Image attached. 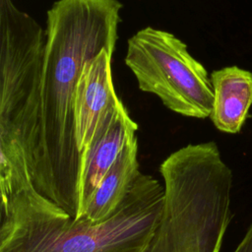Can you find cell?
Instances as JSON below:
<instances>
[{
	"mask_svg": "<svg viewBox=\"0 0 252 252\" xmlns=\"http://www.w3.org/2000/svg\"><path fill=\"white\" fill-rule=\"evenodd\" d=\"M122 8L119 0H57L46 13L38 141L30 180L75 220L83 161L75 136L76 86L89 60L102 49L114 51Z\"/></svg>",
	"mask_w": 252,
	"mask_h": 252,
	"instance_id": "obj_1",
	"label": "cell"
},
{
	"mask_svg": "<svg viewBox=\"0 0 252 252\" xmlns=\"http://www.w3.org/2000/svg\"><path fill=\"white\" fill-rule=\"evenodd\" d=\"M0 252H146L163 206V186L141 171L98 223L71 218L34 190L24 169H0Z\"/></svg>",
	"mask_w": 252,
	"mask_h": 252,
	"instance_id": "obj_2",
	"label": "cell"
},
{
	"mask_svg": "<svg viewBox=\"0 0 252 252\" xmlns=\"http://www.w3.org/2000/svg\"><path fill=\"white\" fill-rule=\"evenodd\" d=\"M158 170L163 206L146 252H220L232 218V171L218 145H186Z\"/></svg>",
	"mask_w": 252,
	"mask_h": 252,
	"instance_id": "obj_3",
	"label": "cell"
},
{
	"mask_svg": "<svg viewBox=\"0 0 252 252\" xmlns=\"http://www.w3.org/2000/svg\"><path fill=\"white\" fill-rule=\"evenodd\" d=\"M45 31L13 0H0V165L29 177L37 149Z\"/></svg>",
	"mask_w": 252,
	"mask_h": 252,
	"instance_id": "obj_4",
	"label": "cell"
},
{
	"mask_svg": "<svg viewBox=\"0 0 252 252\" xmlns=\"http://www.w3.org/2000/svg\"><path fill=\"white\" fill-rule=\"evenodd\" d=\"M126 66L142 92L157 95L171 111L186 117H210L214 90L208 71L173 33L153 27L127 41Z\"/></svg>",
	"mask_w": 252,
	"mask_h": 252,
	"instance_id": "obj_5",
	"label": "cell"
},
{
	"mask_svg": "<svg viewBox=\"0 0 252 252\" xmlns=\"http://www.w3.org/2000/svg\"><path fill=\"white\" fill-rule=\"evenodd\" d=\"M137 130V123L130 117L126 106L119 98L100 120L83 154L79 219L84 216L100 181L120 152L136 137Z\"/></svg>",
	"mask_w": 252,
	"mask_h": 252,
	"instance_id": "obj_6",
	"label": "cell"
},
{
	"mask_svg": "<svg viewBox=\"0 0 252 252\" xmlns=\"http://www.w3.org/2000/svg\"><path fill=\"white\" fill-rule=\"evenodd\" d=\"M113 51L102 49L82 68L74 96L75 136L83 155L100 120L119 97L112 80Z\"/></svg>",
	"mask_w": 252,
	"mask_h": 252,
	"instance_id": "obj_7",
	"label": "cell"
},
{
	"mask_svg": "<svg viewBox=\"0 0 252 252\" xmlns=\"http://www.w3.org/2000/svg\"><path fill=\"white\" fill-rule=\"evenodd\" d=\"M214 102L210 118L223 133L236 134L242 129L252 105V72L227 66L212 72Z\"/></svg>",
	"mask_w": 252,
	"mask_h": 252,
	"instance_id": "obj_8",
	"label": "cell"
},
{
	"mask_svg": "<svg viewBox=\"0 0 252 252\" xmlns=\"http://www.w3.org/2000/svg\"><path fill=\"white\" fill-rule=\"evenodd\" d=\"M139 172L136 136L126 144L103 176L82 218L93 223L108 220L125 199Z\"/></svg>",
	"mask_w": 252,
	"mask_h": 252,
	"instance_id": "obj_9",
	"label": "cell"
},
{
	"mask_svg": "<svg viewBox=\"0 0 252 252\" xmlns=\"http://www.w3.org/2000/svg\"><path fill=\"white\" fill-rule=\"evenodd\" d=\"M233 252H252V222L250 223L243 239Z\"/></svg>",
	"mask_w": 252,
	"mask_h": 252,
	"instance_id": "obj_10",
	"label": "cell"
}]
</instances>
